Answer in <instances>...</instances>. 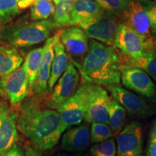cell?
<instances>
[{
    "mask_svg": "<svg viewBox=\"0 0 156 156\" xmlns=\"http://www.w3.org/2000/svg\"><path fill=\"white\" fill-rule=\"evenodd\" d=\"M49 95H28L17 108V129L41 151L54 148L65 132L57 111L46 106Z\"/></svg>",
    "mask_w": 156,
    "mask_h": 156,
    "instance_id": "cell-1",
    "label": "cell"
},
{
    "mask_svg": "<svg viewBox=\"0 0 156 156\" xmlns=\"http://www.w3.org/2000/svg\"><path fill=\"white\" fill-rule=\"evenodd\" d=\"M122 65L120 53L114 46L90 39L88 51L77 69L83 83L106 87L119 85Z\"/></svg>",
    "mask_w": 156,
    "mask_h": 156,
    "instance_id": "cell-2",
    "label": "cell"
},
{
    "mask_svg": "<svg viewBox=\"0 0 156 156\" xmlns=\"http://www.w3.org/2000/svg\"><path fill=\"white\" fill-rule=\"evenodd\" d=\"M58 28L53 18L38 21L22 18L0 26V43L17 49L30 47L47 40Z\"/></svg>",
    "mask_w": 156,
    "mask_h": 156,
    "instance_id": "cell-3",
    "label": "cell"
},
{
    "mask_svg": "<svg viewBox=\"0 0 156 156\" xmlns=\"http://www.w3.org/2000/svg\"><path fill=\"white\" fill-rule=\"evenodd\" d=\"M100 87L91 83H82L75 93L56 110L64 131L81 124L90 103Z\"/></svg>",
    "mask_w": 156,
    "mask_h": 156,
    "instance_id": "cell-4",
    "label": "cell"
},
{
    "mask_svg": "<svg viewBox=\"0 0 156 156\" xmlns=\"http://www.w3.org/2000/svg\"><path fill=\"white\" fill-rule=\"evenodd\" d=\"M147 0H132L121 14L122 23L131 28L145 45L146 53L155 50L156 34L147 11Z\"/></svg>",
    "mask_w": 156,
    "mask_h": 156,
    "instance_id": "cell-5",
    "label": "cell"
},
{
    "mask_svg": "<svg viewBox=\"0 0 156 156\" xmlns=\"http://www.w3.org/2000/svg\"><path fill=\"white\" fill-rule=\"evenodd\" d=\"M122 23L121 15L105 11L103 14L79 25L89 38L113 46L115 36Z\"/></svg>",
    "mask_w": 156,
    "mask_h": 156,
    "instance_id": "cell-6",
    "label": "cell"
},
{
    "mask_svg": "<svg viewBox=\"0 0 156 156\" xmlns=\"http://www.w3.org/2000/svg\"><path fill=\"white\" fill-rule=\"evenodd\" d=\"M29 92L28 80L23 66L12 73L0 77V98L18 108Z\"/></svg>",
    "mask_w": 156,
    "mask_h": 156,
    "instance_id": "cell-7",
    "label": "cell"
},
{
    "mask_svg": "<svg viewBox=\"0 0 156 156\" xmlns=\"http://www.w3.org/2000/svg\"><path fill=\"white\" fill-rule=\"evenodd\" d=\"M17 109L0 98V156H6L18 142Z\"/></svg>",
    "mask_w": 156,
    "mask_h": 156,
    "instance_id": "cell-8",
    "label": "cell"
},
{
    "mask_svg": "<svg viewBox=\"0 0 156 156\" xmlns=\"http://www.w3.org/2000/svg\"><path fill=\"white\" fill-rule=\"evenodd\" d=\"M80 74L72 62H69L65 72L62 74L46 101L48 108L57 110L73 95L79 87Z\"/></svg>",
    "mask_w": 156,
    "mask_h": 156,
    "instance_id": "cell-9",
    "label": "cell"
},
{
    "mask_svg": "<svg viewBox=\"0 0 156 156\" xmlns=\"http://www.w3.org/2000/svg\"><path fill=\"white\" fill-rule=\"evenodd\" d=\"M89 38L80 28L69 26L62 29L60 41L68 54L70 62L79 69L89 48Z\"/></svg>",
    "mask_w": 156,
    "mask_h": 156,
    "instance_id": "cell-10",
    "label": "cell"
},
{
    "mask_svg": "<svg viewBox=\"0 0 156 156\" xmlns=\"http://www.w3.org/2000/svg\"><path fill=\"white\" fill-rule=\"evenodd\" d=\"M61 31L62 29L48 38L46 41L44 46H43L44 53L38 75L34 85L29 90L28 95L43 97L49 93L48 91V82L50 77L52 62L54 58V46L59 40Z\"/></svg>",
    "mask_w": 156,
    "mask_h": 156,
    "instance_id": "cell-11",
    "label": "cell"
},
{
    "mask_svg": "<svg viewBox=\"0 0 156 156\" xmlns=\"http://www.w3.org/2000/svg\"><path fill=\"white\" fill-rule=\"evenodd\" d=\"M120 70L121 81L124 87L142 96L150 98L155 97L156 87L145 71L126 64H122Z\"/></svg>",
    "mask_w": 156,
    "mask_h": 156,
    "instance_id": "cell-12",
    "label": "cell"
},
{
    "mask_svg": "<svg viewBox=\"0 0 156 156\" xmlns=\"http://www.w3.org/2000/svg\"><path fill=\"white\" fill-rule=\"evenodd\" d=\"M116 156H141L143 146V131L141 124L132 122L116 136Z\"/></svg>",
    "mask_w": 156,
    "mask_h": 156,
    "instance_id": "cell-13",
    "label": "cell"
},
{
    "mask_svg": "<svg viewBox=\"0 0 156 156\" xmlns=\"http://www.w3.org/2000/svg\"><path fill=\"white\" fill-rule=\"evenodd\" d=\"M106 87L112 93V98L119 103L131 116L145 118L153 114V108L143 98L120 85H109Z\"/></svg>",
    "mask_w": 156,
    "mask_h": 156,
    "instance_id": "cell-14",
    "label": "cell"
},
{
    "mask_svg": "<svg viewBox=\"0 0 156 156\" xmlns=\"http://www.w3.org/2000/svg\"><path fill=\"white\" fill-rule=\"evenodd\" d=\"M113 46L121 54L130 58H136L146 53L141 38L124 23L119 27Z\"/></svg>",
    "mask_w": 156,
    "mask_h": 156,
    "instance_id": "cell-15",
    "label": "cell"
},
{
    "mask_svg": "<svg viewBox=\"0 0 156 156\" xmlns=\"http://www.w3.org/2000/svg\"><path fill=\"white\" fill-rule=\"evenodd\" d=\"M90 126L87 122L69 128L62 138V147L69 153H80L90 143Z\"/></svg>",
    "mask_w": 156,
    "mask_h": 156,
    "instance_id": "cell-16",
    "label": "cell"
},
{
    "mask_svg": "<svg viewBox=\"0 0 156 156\" xmlns=\"http://www.w3.org/2000/svg\"><path fill=\"white\" fill-rule=\"evenodd\" d=\"M112 98L108 92L100 87L90 103L88 108L84 117L85 122L108 124V108Z\"/></svg>",
    "mask_w": 156,
    "mask_h": 156,
    "instance_id": "cell-17",
    "label": "cell"
},
{
    "mask_svg": "<svg viewBox=\"0 0 156 156\" xmlns=\"http://www.w3.org/2000/svg\"><path fill=\"white\" fill-rule=\"evenodd\" d=\"M93 0H75L70 14L69 26H79L104 12Z\"/></svg>",
    "mask_w": 156,
    "mask_h": 156,
    "instance_id": "cell-18",
    "label": "cell"
},
{
    "mask_svg": "<svg viewBox=\"0 0 156 156\" xmlns=\"http://www.w3.org/2000/svg\"><path fill=\"white\" fill-rule=\"evenodd\" d=\"M69 62L68 54L59 38L54 46V58L52 62L51 75L48 82V91L50 93H51L56 82L65 72Z\"/></svg>",
    "mask_w": 156,
    "mask_h": 156,
    "instance_id": "cell-19",
    "label": "cell"
},
{
    "mask_svg": "<svg viewBox=\"0 0 156 156\" xmlns=\"http://www.w3.org/2000/svg\"><path fill=\"white\" fill-rule=\"evenodd\" d=\"M23 62V56L17 48L0 43V77L18 69Z\"/></svg>",
    "mask_w": 156,
    "mask_h": 156,
    "instance_id": "cell-20",
    "label": "cell"
},
{
    "mask_svg": "<svg viewBox=\"0 0 156 156\" xmlns=\"http://www.w3.org/2000/svg\"><path fill=\"white\" fill-rule=\"evenodd\" d=\"M122 64L133 66L145 71L148 75L156 82V51L145 53L136 58H130L121 54Z\"/></svg>",
    "mask_w": 156,
    "mask_h": 156,
    "instance_id": "cell-21",
    "label": "cell"
},
{
    "mask_svg": "<svg viewBox=\"0 0 156 156\" xmlns=\"http://www.w3.org/2000/svg\"><path fill=\"white\" fill-rule=\"evenodd\" d=\"M43 53H44V47L43 46L38 47L30 51L25 58L23 66L28 77L29 90L32 87L36 81L41 62Z\"/></svg>",
    "mask_w": 156,
    "mask_h": 156,
    "instance_id": "cell-22",
    "label": "cell"
},
{
    "mask_svg": "<svg viewBox=\"0 0 156 156\" xmlns=\"http://www.w3.org/2000/svg\"><path fill=\"white\" fill-rule=\"evenodd\" d=\"M126 112L114 98L111 99L108 108V126L116 136L122 131L126 120Z\"/></svg>",
    "mask_w": 156,
    "mask_h": 156,
    "instance_id": "cell-23",
    "label": "cell"
},
{
    "mask_svg": "<svg viewBox=\"0 0 156 156\" xmlns=\"http://www.w3.org/2000/svg\"><path fill=\"white\" fill-rule=\"evenodd\" d=\"M75 0H53L55 12L53 19L58 28L69 27L70 14Z\"/></svg>",
    "mask_w": 156,
    "mask_h": 156,
    "instance_id": "cell-24",
    "label": "cell"
},
{
    "mask_svg": "<svg viewBox=\"0 0 156 156\" xmlns=\"http://www.w3.org/2000/svg\"><path fill=\"white\" fill-rule=\"evenodd\" d=\"M55 12L53 0H35L30 7V20L34 21L45 20L54 16Z\"/></svg>",
    "mask_w": 156,
    "mask_h": 156,
    "instance_id": "cell-25",
    "label": "cell"
},
{
    "mask_svg": "<svg viewBox=\"0 0 156 156\" xmlns=\"http://www.w3.org/2000/svg\"><path fill=\"white\" fill-rule=\"evenodd\" d=\"M21 12L18 0H0V26L12 23Z\"/></svg>",
    "mask_w": 156,
    "mask_h": 156,
    "instance_id": "cell-26",
    "label": "cell"
},
{
    "mask_svg": "<svg viewBox=\"0 0 156 156\" xmlns=\"http://www.w3.org/2000/svg\"><path fill=\"white\" fill-rule=\"evenodd\" d=\"M113 136L112 131L108 124L102 123H92L90 129V140L97 144L104 142Z\"/></svg>",
    "mask_w": 156,
    "mask_h": 156,
    "instance_id": "cell-27",
    "label": "cell"
},
{
    "mask_svg": "<svg viewBox=\"0 0 156 156\" xmlns=\"http://www.w3.org/2000/svg\"><path fill=\"white\" fill-rule=\"evenodd\" d=\"M92 156H116V147L114 138L93 145L90 148Z\"/></svg>",
    "mask_w": 156,
    "mask_h": 156,
    "instance_id": "cell-28",
    "label": "cell"
},
{
    "mask_svg": "<svg viewBox=\"0 0 156 156\" xmlns=\"http://www.w3.org/2000/svg\"><path fill=\"white\" fill-rule=\"evenodd\" d=\"M105 11L121 15L132 0H93Z\"/></svg>",
    "mask_w": 156,
    "mask_h": 156,
    "instance_id": "cell-29",
    "label": "cell"
},
{
    "mask_svg": "<svg viewBox=\"0 0 156 156\" xmlns=\"http://www.w3.org/2000/svg\"><path fill=\"white\" fill-rule=\"evenodd\" d=\"M147 11L149 18L153 26L154 32L156 34V1L147 0Z\"/></svg>",
    "mask_w": 156,
    "mask_h": 156,
    "instance_id": "cell-30",
    "label": "cell"
},
{
    "mask_svg": "<svg viewBox=\"0 0 156 156\" xmlns=\"http://www.w3.org/2000/svg\"><path fill=\"white\" fill-rule=\"evenodd\" d=\"M6 156H25V150L22 145L17 143L6 154Z\"/></svg>",
    "mask_w": 156,
    "mask_h": 156,
    "instance_id": "cell-31",
    "label": "cell"
},
{
    "mask_svg": "<svg viewBox=\"0 0 156 156\" xmlns=\"http://www.w3.org/2000/svg\"><path fill=\"white\" fill-rule=\"evenodd\" d=\"M25 156H45L41 151L36 149L31 145L26 146L25 148Z\"/></svg>",
    "mask_w": 156,
    "mask_h": 156,
    "instance_id": "cell-32",
    "label": "cell"
},
{
    "mask_svg": "<svg viewBox=\"0 0 156 156\" xmlns=\"http://www.w3.org/2000/svg\"><path fill=\"white\" fill-rule=\"evenodd\" d=\"M34 2L35 0H18V7L23 11L32 7Z\"/></svg>",
    "mask_w": 156,
    "mask_h": 156,
    "instance_id": "cell-33",
    "label": "cell"
},
{
    "mask_svg": "<svg viewBox=\"0 0 156 156\" xmlns=\"http://www.w3.org/2000/svg\"><path fill=\"white\" fill-rule=\"evenodd\" d=\"M146 156H156V142H150Z\"/></svg>",
    "mask_w": 156,
    "mask_h": 156,
    "instance_id": "cell-34",
    "label": "cell"
},
{
    "mask_svg": "<svg viewBox=\"0 0 156 156\" xmlns=\"http://www.w3.org/2000/svg\"><path fill=\"white\" fill-rule=\"evenodd\" d=\"M55 156H89L86 154L80 153H58Z\"/></svg>",
    "mask_w": 156,
    "mask_h": 156,
    "instance_id": "cell-35",
    "label": "cell"
},
{
    "mask_svg": "<svg viewBox=\"0 0 156 156\" xmlns=\"http://www.w3.org/2000/svg\"><path fill=\"white\" fill-rule=\"evenodd\" d=\"M155 51H156V42H155Z\"/></svg>",
    "mask_w": 156,
    "mask_h": 156,
    "instance_id": "cell-36",
    "label": "cell"
}]
</instances>
